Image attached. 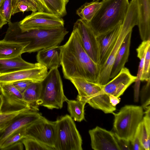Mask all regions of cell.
Listing matches in <instances>:
<instances>
[{"label":"cell","mask_w":150,"mask_h":150,"mask_svg":"<svg viewBox=\"0 0 150 150\" xmlns=\"http://www.w3.org/2000/svg\"><path fill=\"white\" fill-rule=\"evenodd\" d=\"M136 79V76L132 75L128 68L124 67L111 80L103 85V89L108 96L112 95L119 98Z\"/></svg>","instance_id":"9a60e30c"},{"label":"cell","mask_w":150,"mask_h":150,"mask_svg":"<svg viewBox=\"0 0 150 150\" xmlns=\"http://www.w3.org/2000/svg\"><path fill=\"white\" fill-rule=\"evenodd\" d=\"M1 94V87L0 86V94Z\"/></svg>","instance_id":"ee69618b"},{"label":"cell","mask_w":150,"mask_h":150,"mask_svg":"<svg viewBox=\"0 0 150 150\" xmlns=\"http://www.w3.org/2000/svg\"><path fill=\"white\" fill-rule=\"evenodd\" d=\"M131 144L132 149L134 150H144L141 143L137 130L131 142Z\"/></svg>","instance_id":"8d00e7d4"},{"label":"cell","mask_w":150,"mask_h":150,"mask_svg":"<svg viewBox=\"0 0 150 150\" xmlns=\"http://www.w3.org/2000/svg\"><path fill=\"white\" fill-rule=\"evenodd\" d=\"M145 115L137 129L141 145L144 150H150V108L145 110Z\"/></svg>","instance_id":"603a6c76"},{"label":"cell","mask_w":150,"mask_h":150,"mask_svg":"<svg viewBox=\"0 0 150 150\" xmlns=\"http://www.w3.org/2000/svg\"><path fill=\"white\" fill-rule=\"evenodd\" d=\"M62 46H57L43 49L38 52V63L50 69L58 68L60 65Z\"/></svg>","instance_id":"d6986e66"},{"label":"cell","mask_w":150,"mask_h":150,"mask_svg":"<svg viewBox=\"0 0 150 150\" xmlns=\"http://www.w3.org/2000/svg\"><path fill=\"white\" fill-rule=\"evenodd\" d=\"M110 103L114 106L116 107L117 105L120 102V100L118 98L112 95L109 96Z\"/></svg>","instance_id":"ab89813d"},{"label":"cell","mask_w":150,"mask_h":150,"mask_svg":"<svg viewBox=\"0 0 150 150\" xmlns=\"http://www.w3.org/2000/svg\"><path fill=\"white\" fill-rule=\"evenodd\" d=\"M132 31H130L127 35L117 52L111 69L110 79H112L116 76L125 67V64L128 61Z\"/></svg>","instance_id":"ffe728a7"},{"label":"cell","mask_w":150,"mask_h":150,"mask_svg":"<svg viewBox=\"0 0 150 150\" xmlns=\"http://www.w3.org/2000/svg\"><path fill=\"white\" fill-rule=\"evenodd\" d=\"M23 144L21 141L8 146L5 150H23Z\"/></svg>","instance_id":"f35d334b"},{"label":"cell","mask_w":150,"mask_h":150,"mask_svg":"<svg viewBox=\"0 0 150 150\" xmlns=\"http://www.w3.org/2000/svg\"><path fill=\"white\" fill-rule=\"evenodd\" d=\"M114 133L118 138L132 140L138 126L143 118L144 112L142 106L125 105L117 113L113 112Z\"/></svg>","instance_id":"8992f818"},{"label":"cell","mask_w":150,"mask_h":150,"mask_svg":"<svg viewBox=\"0 0 150 150\" xmlns=\"http://www.w3.org/2000/svg\"><path fill=\"white\" fill-rule=\"evenodd\" d=\"M2 104L0 112L31 109L23 99V94L12 83H0Z\"/></svg>","instance_id":"7c38bea8"},{"label":"cell","mask_w":150,"mask_h":150,"mask_svg":"<svg viewBox=\"0 0 150 150\" xmlns=\"http://www.w3.org/2000/svg\"><path fill=\"white\" fill-rule=\"evenodd\" d=\"M42 116L38 111L31 109L18 115L6 128L0 131V149L3 143L12 134L23 128L26 127Z\"/></svg>","instance_id":"2e32d148"},{"label":"cell","mask_w":150,"mask_h":150,"mask_svg":"<svg viewBox=\"0 0 150 150\" xmlns=\"http://www.w3.org/2000/svg\"><path fill=\"white\" fill-rule=\"evenodd\" d=\"M60 65L64 77L67 79L79 78L98 83L100 67L84 50L75 28H73L68 40L62 45Z\"/></svg>","instance_id":"6da1fadb"},{"label":"cell","mask_w":150,"mask_h":150,"mask_svg":"<svg viewBox=\"0 0 150 150\" xmlns=\"http://www.w3.org/2000/svg\"><path fill=\"white\" fill-rule=\"evenodd\" d=\"M55 121L54 150H83L81 136L70 116H62Z\"/></svg>","instance_id":"ba28073f"},{"label":"cell","mask_w":150,"mask_h":150,"mask_svg":"<svg viewBox=\"0 0 150 150\" xmlns=\"http://www.w3.org/2000/svg\"><path fill=\"white\" fill-rule=\"evenodd\" d=\"M41 82H32L22 94L24 101L32 110L38 111L40 93Z\"/></svg>","instance_id":"cb8c5ba5"},{"label":"cell","mask_w":150,"mask_h":150,"mask_svg":"<svg viewBox=\"0 0 150 150\" xmlns=\"http://www.w3.org/2000/svg\"><path fill=\"white\" fill-rule=\"evenodd\" d=\"M122 23L97 36L99 52V65L100 68L106 61L116 42Z\"/></svg>","instance_id":"e0dca14e"},{"label":"cell","mask_w":150,"mask_h":150,"mask_svg":"<svg viewBox=\"0 0 150 150\" xmlns=\"http://www.w3.org/2000/svg\"><path fill=\"white\" fill-rule=\"evenodd\" d=\"M55 121L49 120L41 116L25 127V136L33 138L54 149Z\"/></svg>","instance_id":"30bf717a"},{"label":"cell","mask_w":150,"mask_h":150,"mask_svg":"<svg viewBox=\"0 0 150 150\" xmlns=\"http://www.w3.org/2000/svg\"><path fill=\"white\" fill-rule=\"evenodd\" d=\"M32 82L29 80H22L17 81L12 83L20 93L23 94L27 87Z\"/></svg>","instance_id":"d590c367"},{"label":"cell","mask_w":150,"mask_h":150,"mask_svg":"<svg viewBox=\"0 0 150 150\" xmlns=\"http://www.w3.org/2000/svg\"><path fill=\"white\" fill-rule=\"evenodd\" d=\"M69 80L77 91L76 99L85 101L91 106L105 113H112L116 110L110 102L109 96L104 91L103 85L85 79L72 78Z\"/></svg>","instance_id":"277c9868"},{"label":"cell","mask_w":150,"mask_h":150,"mask_svg":"<svg viewBox=\"0 0 150 150\" xmlns=\"http://www.w3.org/2000/svg\"><path fill=\"white\" fill-rule=\"evenodd\" d=\"M22 32L35 30H47L64 27L62 17L45 11H35L18 22Z\"/></svg>","instance_id":"9c48e42d"},{"label":"cell","mask_w":150,"mask_h":150,"mask_svg":"<svg viewBox=\"0 0 150 150\" xmlns=\"http://www.w3.org/2000/svg\"><path fill=\"white\" fill-rule=\"evenodd\" d=\"M21 141L26 150H54L52 148L47 146L37 140L29 137H25Z\"/></svg>","instance_id":"f546056e"},{"label":"cell","mask_w":150,"mask_h":150,"mask_svg":"<svg viewBox=\"0 0 150 150\" xmlns=\"http://www.w3.org/2000/svg\"><path fill=\"white\" fill-rule=\"evenodd\" d=\"M150 45V40L142 41L138 48L136 49L137 57L140 61L138 67L137 79L135 82L136 84L139 86L140 81L144 64V59L146 52L148 46Z\"/></svg>","instance_id":"83f0119b"},{"label":"cell","mask_w":150,"mask_h":150,"mask_svg":"<svg viewBox=\"0 0 150 150\" xmlns=\"http://www.w3.org/2000/svg\"><path fill=\"white\" fill-rule=\"evenodd\" d=\"M138 26L142 41L150 40V0H136Z\"/></svg>","instance_id":"ac0fdd59"},{"label":"cell","mask_w":150,"mask_h":150,"mask_svg":"<svg viewBox=\"0 0 150 150\" xmlns=\"http://www.w3.org/2000/svg\"><path fill=\"white\" fill-rule=\"evenodd\" d=\"M142 87L141 92L142 106L143 109L150 106V80Z\"/></svg>","instance_id":"e575fe53"},{"label":"cell","mask_w":150,"mask_h":150,"mask_svg":"<svg viewBox=\"0 0 150 150\" xmlns=\"http://www.w3.org/2000/svg\"><path fill=\"white\" fill-rule=\"evenodd\" d=\"M73 28L78 31L85 51L94 62L99 64V48L97 36L88 22L81 18L78 19Z\"/></svg>","instance_id":"8fae6325"},{"label":"cell","mask_w":150,"mask_h":150,"mask_svg":"<svg viewBox=\"0 0 150 150\" xmlns=\"http://www.w3.org/2000/svg\"><path fill=\"white\" fill-rule=\"evenodd\" d=\"M150 45L147 49L145 55L144 64L140 81H147L150 80Z\"/></svg>","instance_id":"836d02e7"},{"label":"cell","mask_w":150,"mask_h":150,"mask_svg":"<svg viewBox=\"0 0 150 150\" xmlns=\"http://www.w3.org/2000/svg\"><path fill=\"white\" fill-rule=\"evenodd\" d=\"M102 4V1H93L86 2L76 11V13L81 19L89 22L98 11Z\"/></svg>","instance_id":"d4e9b609"},{"label":"cell","mask_w":150,"mask_h":150,"mask_svg":"<svg viewBox=\"0 0 150 150\" xmlns=\"http://www.w3.org/2000/svg\"><path fill=\"white\" fill-rule=\"evenodd\" d=\"M137 21L138 10L136 0H131L116 42L106 61L100 68L98 84L104 85L110 81L111 69L117 52L127 35L137 25Z\"/></svg>","instance_id":"52a82bcc"},{"label":"cell","mask_w":150,"mask_h":150,"mask_svg":"<svg viewBox=\"0 0 150 150\" xmlns=\"http://www.w3.org/2000/svg\"><path fill=\"white\" fill-rule=\"evenodd\" d=\"M8 27L3 40L16 42H29L23 53H31L59 45L68 33L63 28L47 30H35L22 32L18 22L8 23Z\"/></svg>","instance_id":"7a4b0ae2"},{"label":"cell","mask_w":150,"mask_h":150,"mask_svg":"<svg viewBox=\"0 0 150 150\" xmlns=\"http://www.w3.org/2000/svg\"><path fill=\"white\" fill-rule=\"evenodd\" d=\"M48 72V69L46 67L39 63L37 66L33 68L0 74V83H13L22 80L40 82L45 77Z\"/></svg>","instance_id":"4fadbf2b"},{"label":"cell","mask_w":150,"mask_h":150,"mask_svg":"<svg viewBox=\"0 0 150 150\" xmlns=\"http://www.w3.org/2000/svg\"><path fill=\"white\" fill-rule=\"evenodd\" d=\"M4 0H0V5L2 3V2H3Z\"/></svg>","instance_id":"7bdbcfd3"},{"label":"cell","mask_w":150,"mask_h":150,"mask_svg":"<svg viewBox=\"0 0 150 150\" xmlns=\"http://www.w3.org/2000/svg\"><path fill=\"white\" fill-rule=\"evenodd\" d=\"M100 8L88 22L96 36L122 23L129 4L128 0H103Z\"/></svg>","instance_id":"3957f363"},{"label":"cell","mask_w":150,"mask_h":150,"mask_svg":"<svg viewBox=\"0 0 150 150\" xmlns=\"http://www.w3.org/2000/svg\"><path fill=\"white\" fill-rule=\"evenodd\" d=\"M66 102L68 111L74 121L81 122L85 119L84 109L86 102L78 99H68Z\"/></svg>","instance_id":"484cf974"},{"label":"cell","mask_w":150,"mask_h":150,"mask_svg":"<svg viewBox=\"0 0 150 150\" xmlns=\"http://www.w3.org/2000/svg\"><path fill=\"white\" fill-rule=\"evenodd\" d=\"M29 42H16L0 40V59L13 58L21 55Z\"/></svg>","instance_id":"7402d4cb"},{"label":"cell","mask_w":150,"mask_h":150,"mask_svg":"<svg viewBox=\"0 0 150 150\" xmlns=\"http://www.w3.org/2000/svg\"><path fill=\"white\" fill-rule=\"evenodd\" d=\"M67 99L64 93L62 81L58 68L50 69L41 82L39 105L50 110L60 109Z\"/></svg>","instance_id":"5b68a950"},{"label":"cell","mask_w":150,"mask_h":150,"mask_svg":"<svg viewBox=\"0 0 150 150\" xmlns=\"http://www.w3.org/2000/svg\"><path fill=\"white\" fill-rule=\"evenodd\" d=\"M44 11L62 17L67 14L66 6L69 0H42Z\"/></svg>","instance_id":"4316f807"},{"label":"cell","mask_w":150,"mask_h":150,"mask_svg":"<svg viewBox=\"0 0 150 150\" xmlns=\"http://www.w3.org/2000/svg\"><path fill=\"white\" fill-rule=\"evenodd\" d=\"M116 137L120 150L132 149L131 142L130 141L124 139L119 138L116 136Z\"/></svg>","instance_id":"74e56055"},{"label":"cell","mask_w":150,"mask_h":150,"mask_svg":"<svg viewBox=\"0 0 150 150\" xmlns=\"http://www.w3.org/2000/svg\"><path fill=\"white\" fill-rule=\"evenodd\" d=\"M8 23V22L5 21L0 15V29L4 25Z\"/></svg>","instance_id":"60d3db41"},{"label":"cell","mask_w":150,"mask_h":150,"mask_svg":"<svg viewBox=\"0 0 150 150\" xmlns=\"http://www.w3.org/2000/svg\"><path fill=\"white\" fill-rule=\"evenodd\" d=\"M30 109H26L21 110L0 112V131L6 128L13 119L20 113Z\"/></svg>","instance_id":"1f68e13d"},{"label":"cell","mask_w":150,"mask_h":150,"mask_svg":"<svg viewBox=\"0 0 150 150\" xmlns=\"http://www.w3.org/2000/svg\"><path fill=\"white\" fill-rule=\"evenodd\" d=\"M38 64V62L34 64L25 61L21 55L12 58L0 59V74L33 68Z\"/></svg>","instance_id":"44dd1931"},{"label":"cell","mask_w":150,"mask_h":150,"mask_svg":"<svg viewBox=\"0 0 150 150\" xmlns=\"http://www.w3.org/2000/svg\"><path fill=\"white\" fill-rule=\"evenodd\" d=\"M12 12L11 0H4L0 5V15L8 23L11 22Z\"/></svg>","instance_id":"d6a6232c"},{"label":"cell","mask_w":150,"mask_h":150,"mask_svg":"<svg viewBox=\"0 0 150 150\" xmlns=\"http://www.w3.org/2000/svg\"><path fill=\"white\" fill-rule=\"evenodd\" d=\"M91 148L94 150H120L114 133L98 126L89 130Z\"/></svg>","instance_id":"5bb4252c"},{"label":"cell","mask_w":150,"mask_h":150,"mask_svg":"<svg viewBox=\"0 0 150 150\" xmlns=\"http://www.w3.org/2000/svg\"><path fill=\"white\" fill-rule=\"evenodd\" d=\"M20 3L28 6L32 12L44 11V5L42 0H11L12 12Z\"/></svg>","instance_id":"f1b7e54d"},{"label":"cell","mask_w":150,"mask_h":150,"mask_svg":"<svg viewBox=\"0 0 150 150\" xmlns=\"http://www.w3.org/2000/svg\"><path fill=\"white\" fill-rule=\"evenodd\" d=\"M2 97L1 95V94H0V112L2 104Z\"/></svg>","instance_id":"b9f144b4"},{"label":"cell","mask_w":150,"mask_h":150,"mask_svg":"<svg viewBox=\"0 0 150 150\" xmlns=\"http://www.w3.org/2000/svg\"><path fill=\"white\" fill-rule=\"evenodd\" d=\"M25 127L23 128L11 135L3 143L0 150H5L13 144L21 141L25 136Z\"/></svg>","instance_id":"4dcf8cb0"}]
</instances>
